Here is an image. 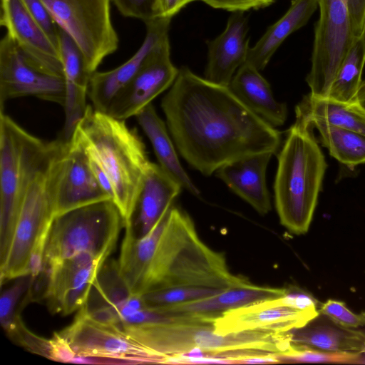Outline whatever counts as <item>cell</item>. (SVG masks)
<instances>
[{
    "label": "cell",
    "instance_id": "obj_1",
    "mask_svg": "<svg viewBox=\"0 0 365 365\" xmlns=\"http://www.w3.org/2000/svg\"><path fill=\"white\" fill-rule=\"evenodd\" d=\"M161 108L181 156L204 175L247 156L275 153L281 144L280 132L245 106L229 86L187 67L179 69Z\"/></svg>",
    "mask_w": 365,
    "mask_h": 365
},
{
    "label": "cell",
    "instance_id": "obj_2",
    "mask_svg": "<svg viewBox=\"0 0 365 365\" xmlns=\"http://www.w3.org/2000/svg\"><path fill=\"white\" fill-rule=\"evenodd\" d=\"M125 230L118 264L136 294L185 287L226 289L250 282L232 274L225 255L208 247L189 215L173 205L143 237Z\"/></svg>",
    "mask_w": 365,
    "mask_h": 365
},
{
    "label": "cell",
    "instance_id": "obj_3",
    "mask_svg": "<svg viewBox=\"0 0 365 365\" xmlns=\"http://www.w3.org/2000/svg\"><path fill=\"white\" fill-rule=\"evenodd\" d=\"M172 322L120 324V329L164 364L170 357L192 351L238 364L245 357L278 355L292 344L288 332L251 331L227 334L215 331L212 318L178 316Z\"/></svg>",
    "mask_w": 365,
    "mask_h": 365
},
{
    "label": "cell",
    "instance_id": "obj_4",
    "mask_svg": "<svg viewBox=\"0 0 365 365\" xmlns=\"http://www.w3.org/2000/svg\"><path fill=\"white\" fill-rule=\"evenodd\" d=\"M106 174L113 190V201L123 218L130 220L149 160L145 145L125 120L88 106L69 140Z\"/></svg>",
    "mask_w": 365,
    "mask_h": 365
},
{
    "label": "cell",
    "instance_id": "obj_5",
    "mask_svg": "<svg viewBox=\"0 0 365 365\" xmlns=\"http://www.w3.org/2000/svg\"><path fill=\"white\" fill-rule=\"evenodd\" d=\"M311 128L296 118L279 153L274 184L280 222L297 235L309 230L327 166Z\"/></svg>",
    "mask_w": 365,
    "mask_h": 365
},
{
    "label": "cell",
    "instance_id": "obj_6",
    "mask_svg": "<svg viewBox=\"0 0 365 365\" xmlns=\"http://www.w3.org/2000/svg\"><path fill=\"white\" fill-rule=\"evenodd\" d=\"M56 143L31 135L0 110V262L9 250L29 184Z\"/></svg>",
    "mask_w": 365,
    "mask_h": 365
},
{
    "label": "cell",
    "instance_id": "obj_7",
    "mask_svg": "<svg viewBox=\"0 0 365 365\" xmlns=\"http://www.w3.org/2000/svg\"><path fill=\"white\" fill-rule=\"evenodd\" d=\"M56 146L37 170L25 192L13 237L4 259L0 262L1 284L30 275L31 255L38 246H46L54 216V164L61 145Z\"/></svg>",
    "mask_w": 365,
    "mask_h": 365
},
{
    "label": "cell",
    "instance_id": "obj_8",
    "mask_svg": "<svg viewBox=\"0 0 365 365\" xmlns=\"http://www.w3.org/2000/svg\"><path fill=\"white\" fill-rule=\"evenodd\" d=\"M122 226V216L112 200L55 217L45 249L43 271L53 262L84 252L108 258Z\"/></svg>",
    "mask_w": 365,
    "mask_h": 365
},
{
    "label": "cell",
    "instance_id": "obj_9",
    "mask_svg": "<svg viewBox=\"0 0 365 365\" xmlns=\"http://www.w3.org/2000/svg\"><path fill=\"white\" fill-rule=\"evenodd\" d=\"M110 1L42 0L58 27L77 44L91 73L118 47L110 18Z\"/></svg>",
    "mask_w": 365,
    "mask_h": 365
},
{
    "label": "cell",
    "instance_id": "obj_10",
    "mask_svg": "<svg viewBox=\"0 0 365 365\" xmlns=\"http://www.w3.org/2000/svg\"><path fill=\"white\" fill-rule=\"evenodd\" d=\"M319 18L315 25L312 66L306 81L310 94L327 98L336 73L356 37L342 0H317Z\"/></svg>",
    "mask_w": 365,
    "mask_h": 365
},
{
    "label": "cell",
    "instance_id": "obj_11",
    "mask_svg": "<svg viewBox=\"0 0 365 365\" xmlns=\"http://www.w3.org/2000/svg\"><path fill=\"white\" fill-rule=\"evenodd\" d=\"M59 334L76 356L110 359L118 364H160V359L129 338L118 325L99 322L81 308Z\"/></svg>",
    "mask_w": 365,
    "mask_h": 365
},
{
    "label": "cell",
    "instance_id": "obj_12",
    "mask_svg": "<svg viewBox=\"0 0 365 365\" xmlns=\"http://www.w3.org/2000/svg\"><path fill=\"white\" fill-rule=\"evenodd\" d=\"M25 96L63 106L64 78L33 61L6 34L0 42V110L8 101Z\"/></svg>",
    "mask_w": 365,
    "mask_h": 365
},
{
    "label": "cell",
    "instance_id": "obj_13",
    "mask_svg": "<svg viewBox=\"0 0 365 365\" xmlns=\"http://www.w3.org/2000/svg\"><path fill=\"white\" fill-rule=\"evenodd\" d=\"M107 259L103 256L84 252L46 267L42 272L46 275L43 298L49 311L68 315L83 307Z\"/></svg>",
    "mask_w": 365,
    "mask_h": 365
},
{
    "label": "cell",
    "instance_id": "obj_14",
    "mask_svg": "<svg viewBox=\"0 0 365 365\" xmlns=\"http://www.w3.org/2000/svg\"><path fill=\"white\" fill-rule=\"evenodd\" d=\"M178 73L170 59L168 36L150 51L133 77L116 93L106 113L123 120L135 116L173 85Z\"/></svg>",
    "mask_w": 365,
    "mask_h": 365
},
{
    "label": "cell",
    "instance_id": "obj_15",
    "mask_svg": "<svg viewBox=\"0 0 365 365\" xmlns=\"http://www.w3.org/2000/svg\"><path fill=\"white\" fill-rule=\"evenodd\" d=\"M107 200L112 199L97 180L85 153L62 140L54 164V216Z\"/></svg>",
    "mask_w": 365,
    "mask_h": 365
},
{
    "label": "cell",
    "instance_id": "obj_16",
    "mask_svg": "<svg viewBox=\"0 0 365 365\" xmlns=\"http://www.w3.org/2000/svg\"><path fill=\"white\" fill-rule=\"evenodd\" d=\"M283 295L230 309L213 317L215 331L220 334L251 331L288 332L319 316V310H300L287 305Z\"/></svg>",
    "mask_w": 365,
    "mask_h": 365
},
{
    "label": "cell",
    "instance_id": "obj_17",
    "mask_svg": "<svg viewBox=\"0 0 365 365\" xmlns=\"http://www.w3.org/2000/svg\"><path fill=\"white\" fill-rule=\"evenodd\" d=\"M0 24L18 47L42 68L63 76L58 48L21 0H1Z\"/></svg>",
    "mask_w": 365,
    "mask_h": 365
},
{
    "label": "cell",
    "instance_id": "obj_18",
    "mask_svg": "<svg viewBox=\"0 0 365 365\" xmlns=\"http://www.w3.org/2000/svg\"><path fill=\"white\" fill-rule=\"evenodd\" d=\"M170 21V18L160 17L146 22L144 41L131 58L114 69L91 74L88 97L95 110L107 112L116 93L133 77L150 51L168 36Z\"/></svg>",
    "mask_w": 365,
    "mask_h": 365
},
{
    "label": "cell",
    "instance_id": "obj_19",
    "mask_svg": "<svg viewBox=\"0 0 365 365\" xmlns=\"http://www.w3.org/2000/svg\"><path fill=\"white\" fill-rule=\"evenodd\" d=\"M248 19L245 11L232 12L224 31L207 41V62L205 78L229 86L237 69L247 61L250 48Z\"/></svg>",
    "mask_w": 365,
    "mask_h": 365
},
{
    "label": "cell",
    "instance_id": "obj_20",
    "mask_svg": "<svg viewBox=\"0 0 365 365\" xmlns=\"http://www.w3.org/2000/svg\"><path fill=\"white\" fill-rule=\"evenodd\" d=\"M58 48L65 81V121L60 138L68 142L88 108L86 96L92 73L77 44L60 27Z\"/></svg>",
    "mask_w": 365,
    "mask_h": 365
},
{
    "label": "cell",
    "instance_id": "obj_21",
    "mask_svg": "<svg viewBox=\"0 0 365 365\" xmlns=\"http://www.w3.org/2000/svg\"><path fill=\"white\" fill-rule=\"evenodd\" d=\"M181 189L182 187L158 164L151 163L138 195L130 220L126 225L130 226L136 237H143L153 229L171 208Z\"/></svg>",
    "mask_w": 365,
    "mask_h": 365
},
{
    "label": "cell",
    "instance_id": "obj_22",
    "mask_svg": "<svg viewBox=\"0 0 365 365\" xmlns=\"http://www.w3.org/2000/svg\"><path fill=\"white\" fill-rule=\"evenodd\" d=\"M273 154L267 152L247 156L227 163L215 172L218 178L261 215L272 208L266 170Z\"/></svg>",
    "mask_w": 365,
    "mask_h": 365
},
{
    "label": "cell",
    "instance_id": "obj_23",
    "mask_svg": "<svg viewBox=\"0 0 365 365\" xmlns=\"http://www.w3.org/2000/svg\"><path fill=\"white\" fill-rule=\"evenodd\" d=\"M286 290L287 288L259 286L249 282L206 298L154 308L173 315L213 318L230 309L281 297Z\"/></svg>",
    "mask_w": 365,
    "mask_h": 365
},
{
    "label": "cell",
    "instance_id": "obj_24",
    "mask_svg": "<svg viewBox=\"0 0 365 365\" xmlns=\"http://www.w3.org/2000/svg\"><path fill=\"white\" fill-rule=\"evenodd\" d=\"M259 71L245 62L237 69L228 86L253 113L273 127L280 126L287 119V106L275 100L269 83Z\"/></svg>",
    "mask_w": 365,
    "mask_h": 365
},
{
    "label": "cell",
    "instance_id": "obj_25",
    "mask_svg": "<svg viewBox=\"0 0 365 365\" xmlns=\"http://www.w3.org/2000/svg\"><path fill=\"white\" fill-rule=\"evenodd\" d=\"M318 7L317 0H292L285 14L250 47L246 62L263 70L284 40L304 26Z\"/></svg>",
    "mask_w": 365,
    "mask_h": 365
},
{
    "label": "cell",
    "instance_id": "obj_26",
    "mask_svg": "<svg viewBox=\"0 0 365 365\" xmlns=\"http://www.w3.org/2000/svg\"><path fill=\"white\" fill-rule=\"evenodd\" d=\"M135 117L151 143L158 165L182 188L195 195H199V190L180 163L168 127L157 114L153 104H148Z\"/></svg>",
    "mask_w": 365,
    "mask_h": 365
},
{
    "label": "cell",
    "instance_id": "obj_27",
    "mask_svg": "<svg viewBox=\"0 0 365 365\" xmlns=\"http://www.w3.org/2000/svg\"><path fill=\"white\" fill-rule=\"evenodd\" d=\"M314 323L288 331L292 344L330 352L365 354V332L334 323Z\"/></svg>",
    "mask_w": 365,
    "mask_h": 365
},
{
    "label": "cell",
    "instance_id": "obj_28",
    "mask_svg": "<svg viewBox=\"0 0 365 365\" xmlns=\"http://www.w3.org/2000/svg\"><path fill=\"white\" fill-rule=\"evenodd\" d=\"M296 118L309 124L320 120L365 135V110L356 103L330 98H317L310 93L296 106Z\"/></svg>",
    "mask_w": 365,
    "mask_h": 365
},
{
    "label": "cell",
    "instance_id": "obj_29",
    "mask_svg": "<svg viewBox=\"0 0 365 365\" xmlns=\"http://www.w3.org/2000/svg\"><path fill=\"white\" fill-rule=\"evenodd\" d=\"M317 128L320 142L329 154L349 168L365 163V135L320 120L309 124Z\"/></svg>",
    "mask_w": 365,
    "mask_h": 365
},
{
    "label": "cell",
    "instance_id": "obj_30",
    "mask_svg": "<svg viewBox=\"0 0 365 365\" xmlns=\"http://www.w3.org/2000/svg\"><path fill=\"white\" fill-rule=\"evenodd\" d=\"M132 294L120 273L118 261L106 260L98 272L83 308L90 312L115 307Z\"/></svg>",
    "mask_w": 365,
    "mask_h": 365
},
{
    "label": "cell",
    "instance_id": "obj_31",
    "mask_svg": "<svg viewBox=\"0 0 365 365\" xmlns=\"http://www.w3.org/2000/svg\"><path fill=\"white\" fill-rule=\"evenodd\" d=\"M364 65L365 43L361 37H358L339 66L327 98L342 102H355L362 83Z\"/></svg>",
    "mask_w": 365,
    "mask_h": 365
},
{
    "label": "cell",
    "instance_id": "obj_32",
    "mask_svg": "<svg viewBox=\"0 0 365 365\" xmlns=\"http://www.w3.org/2000/svg\"><path fill=\"white\" fill-rule=\"evenodd\" d=\"M276 356L279 363L363 364L364 359L363 354L330 352L294 344Z\"/></svg>",
    "mask_w": 365,
    "mask_h": 365
},
{
    "label": "cell",
    "instance_id": "obj_33",
    "mask_svg": "<svg viewBox=\"0 0 365 365\" xmlns=\"http://www.w3.org/2000/svg\"><path fill=\"white\" fill-rule=\"evenodd\" d=\"M225 289L202 287H175L142 294L149 307H163L189 302L215 295Z\"/></svg>",
    "mask_w": 365,
    "mask_h": 365
},
{
    "label": "cell",
    "instance_id": "obj_34",
    "mask_svg": "<svg viewBox=\"0 0 365 365\" xmlns=\"http://www.w3.org/2000/svg\"><path fill=\"white\" fill-rule=\"evenodd\" d=\"M15 279L11 286L1 292L0 297V322L9 336L14 333L21 319L17 312V304L23 294L29 289L31 276H22Z\"/></svg>",
    "mask_w": 365,
    "mask_h": 365
},
{
    "label": "cell",
    "instance_id": "obj_35",
    "mask_svg": "<svg viewBox=\"0 0 365 365\" xmlns=\"http://www.w3.org/2000/svg\"><path fill=\"white\" fill-rule=\"evenodd\" d=\"M319 312L341 327L356 329L365 325V312L354 313L344 302L338 300H327L321 304Z\"/></svg>",
    "mask_w": 365,
    "mask_h": 365
},
{
    "label": "cell",
    "instance_id": "obj_36",
    "mask_svg": "<svg viewBox=\"0 0 365 365\" xmlns=\"http://www.w3.org/2000/svg\"><path fill=\"white\" fill-rule=\"evenodd\" d=\"M120 13L145 23L161 17L159 0H111Z\"/></svg>",
    "mask_w": 365,
    "mask_h": 365
},
{
    "label": "cell",
    "instance_id": "obj_37",
    "mask_svg": "<svg viewBox=\"0 0 365 365\" xmlns=\"http://www.w3.org/2000/svg\"><path fill=\"white\" fill-rule=\"evenodd\" d=\"M21 1L31 15L58 48L59 27L42 0Z\"/></svg>",
    "mask_w": 365,
    "mask_h": 365
},
{
    "label": "cell",
    "instance_id": "obj_38",
    "mask_svg": "<svg viewBox=\"0 0 365 365\" xmlns=\"http://www.w3.org/2000/svg\"><path fill=\"white\" fill-rule=\"evenodd\" d=\"M210 6L229 11H246L267 7L277 0H200Z\"/></svg>",
    "mask_w": 365,
    "mask_h": 365
},
{
    "label": "cell",
    "instance_id": "obj_39",
    "mask_svg": "<svg viewBox=\"0 0 365 365\" xmlns=\"http://www.w3.org/2000/svg\"><path fill=\"white\" fill-rule=\"evenodd\" d=\"M283 299L287 305L300 310H318L319 302L297 287L287 288Z\"/></svg>",
    "mask_w": 365,
    "mask_h": 365
},
{
    "label": "cell",
    "instance_id": "obj_40",
    "mask_svg": "<svg viewBox=\"0 0 365 365\" xmlns=\"http://www.w3.org/2000/svg\"><path fill=\"white\" fill-rule=\"evenodd\" d=\"M49 341V359L61 362H72L73 359L76 356L68 343L59 332H55Z\"/></svg>",
    "mask_w": 365,
    "mask_h": 365
},
{
    "label": "cell",
    "instance_id": "obj_41",
    "mask_svg": "<svg viewBox=\"0 0 365 365\" xmlns=\"http://www.w3.org/2000/svg\"><path fill=\"white\" fill-rule=\"evenodd\" d=\"M350 17L354 34L361 37L365 24V0H342Z\"/></svg>",
    "mask_w": 365,
    "mask_h": 365
},
{
    "label": "cell",
    "instance_id": "obj_42",
    "mask_svg": "<svg viewBox=\"0 0 365 365\" xmlns=\"http://www.w3.org/2000/svg\"><path fill=\"white\" fill-rule=\"evenodd\" d=\"M200 0H159L161 17L170 18L188 4Z\"/></svg>",
    "mask_w": 365,
    "mask_h": 365
},
{
    "label": "cell",
    "instance_id": "obj_43",
    "mask_svg": "<svg viewBox=\"0 0 365 365\" xmlns=\"http://www.w3.org/2000/svg\"><path fill=\"white\" fill-rule=\"evenodd\" d=\"M279 363L276 355H256L243 358L238 364H267Z\"/></svg>",
    "mask_w": 365,
    "mask_h": 365
},
{
    "label": "cell",
    "instance_id": "obj_44",
    "mask_svg": "<svg viewBox=\"0 0 365 365\" xmlns=\"http://www.w3.org/2000/svg\"><path fill=\"white\" fill-rule=\"evenodd\" d=\"M355 102H356L365 110V81H362L357 93Z\"/></svg>",
    "mask_w": 365,
    "mask_h": 365
},
{
    "label": "cell",
    "instance_id": "obj_45",
    "mask_svg": "<svg viewBox=\"0 0 365 365\" xmlns=\"http://www.w3.org/2000/svg\"><path fill=\"white\" fill-rule=\"evenodd\" d=\"M362 38V39L364 40V43H365V24H364V30H363V32H362V35L361 36Z\"/></svg>",
    "mask_w": 365,
    "mask_h": 365
}]
</instances>
